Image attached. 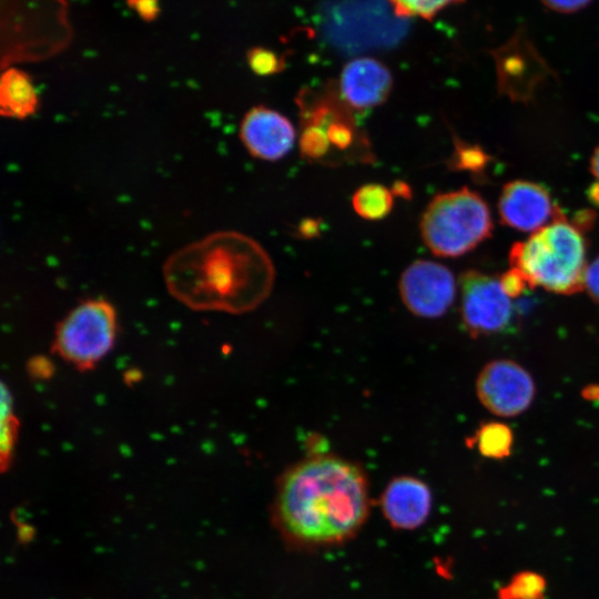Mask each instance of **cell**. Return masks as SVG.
<instances>
[{
	"instance_id": "6da1fadb",
	"label": "cell",
	"mask_w": 599,
	"mask_h": 599,
	"mask_svg": "<svg viewBox=\"0 0 599 599\" xmlns=\"http://www.w3.org/2000/svg\"><path fill=\"white\" fill-rule=\"evenodd\" d=\"M162 276L169 294L187 308L242 314L268 296L274 266L254 238L223 230L172 252Z\"/></svg>"
},
{
	"instance_id": "7a4b0ae2",
	"label": "cell",
	"mask_w": 599,
	"mask_h": 599,
	"mask_svg": "<svg viewBox=\"0 0 599 599\" xmlns=\"http://www.w3.org/2000/svg\"><path fill=\"white\" fill-rule=\"evenodd\" d=\"M369 509L367 480L355 464L309 457L287 469L275 496L274 518L283 535L302 546L334 545L352 537Z\"/></svg>"
},
{
	"instance_id": "3957f363",
	"label": "cell",
	"mask_w": 599,
	"mask_h": 599,
	"mask_svg": "<svg viewBox=\"0 0 599 599\" xmlns=\"http://www.w3.org/2000/svg\"><path fill=\"white\" fill-rule=\"evenodd\" d=\"M587 245L581 232L556 206L552 222L509 251L511 267L517 268L530 288L571 295L585 288Z\"/></svg>"
},
{
	"instance_id": "277c9868",
	"label": "cell",
	"mask_w": 599,
	"mask_h": 599,
	"mask_svg": "<svg viewBox=\"0 0 599 599\" xmlns=\"http://www.w3.org/2000/svg\"><path fill=\"white\" fill-rule=\"evenodd\" d=\"M300 151L309 162L326 165L370 163L373 153L367 138L357 126L338 90L303 92Z\"/></svg>"
},
{
	"instance_id": "5b68a950",
	"label": "cell",
	"mask_w": 599,
	"mask_h": 599,
	"mask_svg": "<svg viewBox=\"0 0 599 599\" xmlns=\"http://www.w3.org/2000/svg\"><path fill=\"white\" fill-rule=\"evenodd\" d=\"M493 227L487 203L468 187L434 196L419 222L425 245L441 257L468 253L491 235Z\"/></svg>"
},
{
	"instance_id": "8992f818",
	"label": "cell",
	"mask_w": 599,
	"mask_h": 599,
	"mask_svg": "<svg viewBox=\"0 0 599 599\" xmlns=\"http://www.w3.org/2000/svg\"><path fill=\"white\" fill-rule=\"evenodd\" d=\"M116 333L114 306L104 298L85 300L58 323L52 349L77 369L89 370L111 352Z\"/></svg>"
},
{
	"instance_id": "52a82bcc",
	"label": "cell",
	"mask_w": 599,
	"mask_h": 599,
	"mask_svg": "<svg viewBox=\"0 0 599 599\" xmlns=\"http://www.w3.org/2000/svg\"><path fill=\"white\" fill-rule=\"evenodd\" d=\"M461 317L468 333L484 336L502 331L511 318L510 298L499 280L469 270L460 276Z\"/></svg>"
},
{
	"instance_id": "ba28073f",
	"label": "cell",
	"mask_w": 599,
	"mask_h": 599,
	"mask_svg": "<svg viewBox=\"0 0 599 599\" xmlns=\"http://www.w3.org/2000/svg\"><path fill=\"white\" fill-rule=\"evenodd\" d=\"M476 392L480 403L493 414L514 417L532 403L536 386L531 375L518 363L496 359L480 370Z\"/></svg>"
},
{
	"instance_id": "9c48e42d",
	"label": "cell",
	"mask_w": 599,
	"mask_h": 599,
	"mask_svg": "<svg viewBox=\"0 0 599 599\" xmlns=\"http://www.w3.org/2000/svg\"><path fill=\"white\" fill-rule=\"evenodd\" d=\"M399 294L414 315L437 318L447 313L455 300V277L443 264L417 260L402 273Z\"/></svg>"
},
{
	"instance_id": "30bf717a",
	"label": "cell",
	"mask_w": 599,
	"mask_h": 599,
	"mask_svg": "<svg viewBox=\"0 0 599 599\" xmlns=\"http://www.w3.org/2000/svg\"><path fill=\"white\" fill-rule=\"evenodd\" d=\"M238 136L253 158L277 161L293 148L296 132L292 122L278 111L255 105L243 115Z\"/></svg>"
},
{
	"instance_id": "8fae6325",
	"label": "cell",
	"mask_w": 599,
	"mask_h": 599,
	"mask_svg": "<svg viewBox=\"0 0 599 599\" xmlns=\"http://www.w3.org/2000/svg\"><path fill=\"white\" fill-rule=\"evenodd\" d=\"M555 209L547 187L525 180L506 183L498 200L501 222L522 232L544 227Z\"/></svg>"
},
{
	"instance_id": "7c38bea8",
	"label": "cell",
	"mask_w": 599,
	"mask_h": 599,
	"mask_svg": "<svg viewBox=\"0 0 599 599\" xmlns=\"http://www.w3.org/2000/svg\"><path fill=\"white\" fill-rule=\"evenodd\" d=\"M392 88L389 69L376 59L362 57L345 64L337 90L348 106L367 110L384 103Z\"/></svg>"
},
{
	"instance_id": "4fadbf2b",
	"label": "cell",
	"mask_w": 599,
	"mask_h": 599,
	"mask_svg": "<svg viewBox=\"0 0 599 599\" xmlns=\"http://www.w3.org/2000/svg\"><path fill=\"white\" fill-rule=\"evenodd\" d=\"M432 494L428 486L414 477L402 476L393 479L382 496V510L392 526L416 528L430 511Z\"/></svg>"
},
{
	"instance_id": "5bb4252c",
	"label": "cell",
	"mask_w": 599,
	"mask_h": 599,
	"mask_svg": "<svg viewBox=\"0 0 599 599\" xmlns=\"http://www.w3.org/2000/svg\"><path fill=\"white\" fill-rule=\"evenodd\" d=\"M38 91L30 75L10 67L2 72L0 80V114L3 118L26 120L39 108Z\"/></svg>"
},
{
	"instance_id": "9a60e30c",
	"label": "cell",
	"mask_w": 599,
	"mask_h": 599,
	"mask_svg": "<svg viewBox=\"0 0 599 599\" xmlns=\"http://www.w3.org/2000/svg\"><path fill=\"white\" fill-rule=\"evenodd\" d=\"M352 205L357 215L365 220H382L394 206V193L378 183L365 184L354 192Z\"/></svg>"
},
{
	"instance_id": "2e32d148",
	"label": "cell",
	"mask_w": 599,
	"mask_h": 599,
	"mask_svg": "<svg viewBox=\"0 0 599 599\" xmlns=\"http://www.w3.org/2000/svg\"><path fill=\"white\" fill-rule=\"evenodd\" d=\"M514 443L511 429L504 423L489 422L480 425L475 435L468 439L470 447L477 446L479 453L487 458L504 459L510 455Z\"/></svg>"
},
{
	"instance_id": "e0dca14e",
	"label": "cell",
	"mask_w": 599,
	"mask_h": 599,
	"mask_svg": "<svg viewBox=\"0 0 599 599\" xmlns=\"http://www.w3.org/2000/svg\"><path fill=\"white\" fill-rule=\"evenodd\" d=\"M0 429L1 469L4 471L10 466L18 435V419L13 412L12 396L4 384L1 386Z\"/></svg>"
},
{
	"instance_id": "ac0fdd59",
	"label": "cell",
	"mask_w": 599,
	"mask_h": 599,
	"mask_svg": "<svg viewBox=\"0 0 599 599\" xmlns=\"http://www.w3.org/2000/svg\"><path fill=\"white\" fill-rule=\"evenodd\" d=\"M487 162L488 156L479 146L455 139V150L448 161L451 170L478 173Z\"/></svg>"
},
{
	"instance_id": "d6986e66",
	"label": "cell",
	"mask_w": 599,
	"mask_h": 599,
	"mask_svg": "<svg viewBox=\"0 0 599 599\" xmlns=\"http://www.w3.org/2000/svg\"><path fill=\"white\" fill-rule=\"evenodd\" d=\"M399 17L430 19L445 8L463 0H388Z\"/></svg>"
},
{
	"instance_id": "ffe728a7",
	"label": "cell",
	"mask_w": 599,
	"mask_h": 599,
	"mask_svg": "<svg viewBox=\"0 0 599 599\" xmlns=\"http://www.w3.org/2000/svg\"><path fill=\"white\" fill-rule=\"evenodd\" d=\"M545 590L544 579L532 572L517 575L508 588H506L507 599H542Z\"/></svg>"
},
{
	"instance_id": "44dd1931",
	"label": "cell",
	"mask_w": 599,
	"mask_h": 599,
	"mask_svg": "<svg viewBox=\"0 0 599 599\" xmlns=\"http://www.w3.org/2000/svg\"><path fill=\"white\" fill-rule=\"evenodd\" d=\"M247 63L257 75H273L284 68V60L274 51L264 48H253L247 52Z\"/></svg>"
},
{
	"instance_id": "7402d4cb",
	"label": "cell",
	"mask_w": 599,
	"mask_h": 599,
	"mask_svg": "<svg viewBox=\"0 0 599 599\" xmlns=\"http://www.w3.org/2000/svg\"><path fill=\"white\" fill-rule=\"evenodd\" d=\"M499 282L501 288L509 298L520 296L525 292V290L529 287L524 275L514 267H510V270L506 271L500 276Z\"/></svg>"
},
{
	"instance_id": "603a6c76",
	"label": "cell",
	"mask_w": 599,
	"mask_h": 599,
	"mask_svg": "<svg viewBox=\"0 0 599 599\" xmlns=\"http://www.w3.org/2000/svg\"><path fill=\"white\" fill-rule=\"evenodd\" d=\"M549 10L558 13H575L591 3L592 0H540Z\"/></svg>"
},
{
	"instance_id": "cb8c5ba5",
	"label": "cell",
	"mask_w": 599,
	"mask_h": 599,
	"mask_svg": "<svg viewBox=\"0 0 599 599\" xmlns=\"http://www.w3.org/2000/svg\"><path fill=\"white\" fill-rule=\"evenodd\" d=\"M128 6L144 21H153L160 13L158 0H126Z\"/></svg>"
},
{
	"instance_id": "d4e9b609",
	"label": "cell",
	"mask_w": 599,
	"mask_h": 599,
	"mask_svg": "<svg viewBox=\"0 0 599 599\" xmlns=\"http://www.w3.org/2000/svg\"><path fill=\"white\" fill-rule=\"evenodd\" d=\"M585 288L589 296L599 304V256L587 266Z\"/></svg>"
},
{
	"instance_id": "484cf974",
	"label": "cell",
	"mask_w": 599,
	"mask_h": 599,
	"mask_svg": "<svg viewBox=\"0 0 599 599\" xmlns=\"http://www.w3.org/2000/svg\"><path fill=\"white\" fill-rule=\"evenodd\" d=\"M595 212L590 210H583L577 213L573 221V225L581 232L591 227L595 221Z\"/></svg>"
},
{
	"instance_id": "4316f807",
	"label": "cell",
	"mask_w": 599,
	"mask_h": 599,
	"mask_svg": "<svg viewBox=\"0 0 599 599\" xmlns=\"http://www.w3.org/2000/svg\"><path fill=\"white\" fill-rule=\"evenodd\" d=\"M298 231L302 237L311 238L318 234L319 222L312 219L304 220L303 222H301Z\"/></svg>"
},
{
	"instance_id": "83f0119b",
	"label": "cell",
	"mask_w": 599,
	"mask_h": 599,
	"mask_svg": "<svg viewBox=\"0 0 599 599\" xmlns=\"http://www.w3.org/2000/svg\"><path fill=\"white\" fill-rule=\"evenodd\" d=\"M590 171L592 175L598 180L599 182V144L595 149L591 159H590Z\"/></svg>"
},
{
	"instance_id": "f1b7e54d",
	"label": "cell",
	"mask_w": 599,
	"mask_h": 599,
	"mask_svg": "<svg viewBox=\"0 0 599 599\" xmlns=\"http://www.w3.org/2000/svg\"><path fill=\"white\" fill-rule=\"evenodd\" d=\"M392 191H393L394 195H399V196H403L405 199L410 196V189L404 182L395 183Z\"/></svg>"
},
{
	"instance_id": "f546056e",
	"label": "cell",
	"mask_w": 599,
	"mask_h": 599,
	"mask_svg": "<svg viewBox=\"0 0 599 599\" xmlns=\"http://www.w3.org/2000/svg\"><path fill=\"white\" fill-rule=\"evenodd\" d=\"M587 196L591 203L599 206V182H595L587 190Z\"/></svg>"
}]
</instances>
